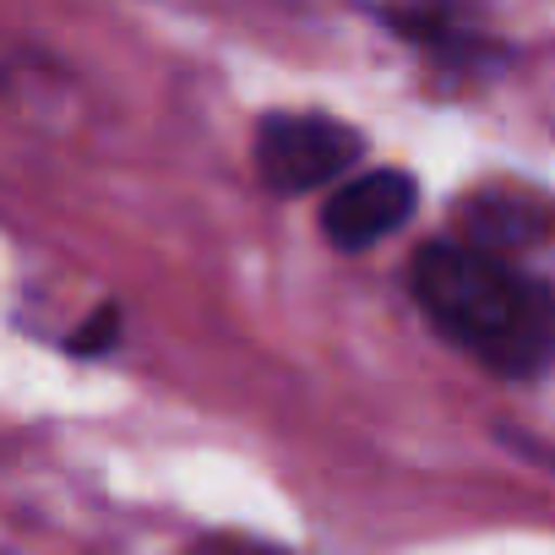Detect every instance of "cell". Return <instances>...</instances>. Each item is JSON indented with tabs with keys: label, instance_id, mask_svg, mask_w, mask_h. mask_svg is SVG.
I'll return each instance as SVG.
<instances>
[{
	"label": "cell",
	"instance_id": "1",
	"mask_svg": "<svg viewBox=\"0 0 555 555\" xmlns=\"http://www.w3.org/2000/svg\"><path fill=\"white\" fill-rule=\"evenodd\" d=\"M409 284L441 338L495 376H539L555 360V289L506 256L436 240L414 256Z\"/></svg>",
	"mask_w": 555,
	"mask_h": 555
},
{
	"label": "cell",
	"instance_id": "2",
	"mask_svg": "<svg viewBox=\"0 0 555 555\" xmlns=\"http://www.w3.org/2000/svg\"><path fill=\"white\" fill-rule=\"evenodd\" d=\"M256 180L278 196H306L338 175H349L365 153V137L333 115L278 109L256 126Z\"/></svg>",
	"mask_w": 555,
	"mask_h": 555
},
{
	"label": "cell",
	"instance_id": "3",
	"mask_svg": "<svg viewBox=\"0 0 555 555\" xmlns=\"http://www.w3.org/2000/svg\"><path fill=\"white\" fill-rule=\"evenodd\" d=\"M420 207V185L409 169H365L344 180L322 207V234L338 250H371L392 229H403Z\"/></svg>",
	"mask_w": 555,
	"mask_h": 555
},
{
	"label": "cell",
	"instance_id": "4",
	"mask_svg": "<svg viewBox=\"0 0 555 555\" xmlns=\"http://www.w3.org/2000/svg\"><path fill=\"white\" fill-rule=\"evenodd\" d=\"M457 218H463V245H479L490 256H512L555 240V207L522 185H485L463 196Z\"/></svg>",
	"mask_w": 555,
	"mask_h": 555
},
{
	"label": "cell",
	"instance_id": "5",
	"mask_svg": "<svg viewBox=\"0 0 555 555\" xmlns=\"http://www.w3.org/2000/svg\"><path fill=\"white\" fill-rule=\"evenodd\" d=\"M382 28H392L398 39H409L420 55H430L436 66L452 72H490L495 61H506L501 39H485L479 28L463 23V12L452 7H425V12H371Z\"/></svg>",
	"mask_w": 555,
	"mask_h": 555
},
{
	"label": "cell",
	"instance_id": "6",
	"mask_svg": "<svg viewBox=\"0 0 555 555\" xmlns=\"http://www.w3.org/2000/svg\"><path fill=\"white\" fill-rule=\"evenodd\" d=\"M115 344H120V311H115V306L93 311V317H88V322H82V327L66 338V349H72V354H88V360L109 354Z\"/></svg>",
	"mask_w": 555,
	"mask_h": 555
},
{
	"label": "cell",
	"instance_id": "7",
	"mask_svg": "<svg viewBox=\"0 0 555 555\" xmlns=\"http://www.w3.org/2000/svg\"><path fill=\"white\" fill-rule=\"evenodd\" d=\"M185 555H284V550L256 544V539H234V533H218V539H202V544H191Z\"/></svg>",
	"mask_w": 555,
	"mask_h": 555
},
{
	"label": "cell",
	"instance_id": "8",
	"mask_svg": "<svg viewBox=\"0 0 555 555\" xmlns=\"http://www.w3.org/2000/svg\"><path fill=\"white\" fill-rule=\"evenodd\" d=\"M501 441H506V447H517L522 457H533V463H544V468H555V452H544V447H533V441H522V436H512V430H506Z\"/></svg>",
	"mask_w": 555,
	"mask_h": 555
}]
</instances>
